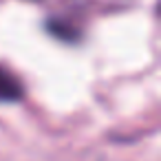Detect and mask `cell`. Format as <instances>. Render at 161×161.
Here are the masks:
<instances>
[{"mask_svg":"<svg viewBox=\"0 0 161 161\" xmlns=\"http://www.w3.org/2000/svg\"><path fill=\"white\" fill-rule=\"evenodd\" d=\"M25 97L22 82L7 69L0 66V104H14Z\"/></svg>","mask_w":161,"mask_h":161,"instance_id":"obj_1","label":"cell"}]
</instances>
